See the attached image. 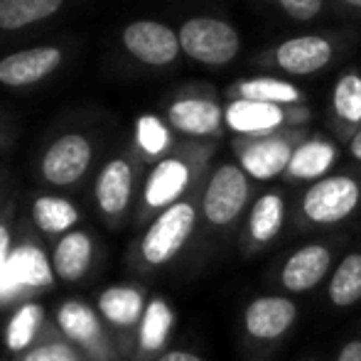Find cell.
I'll return each mask as SVG.
<instances>
[{
  "label": "cell",
  "mask_w": 361,
  "mask_h": 361,
  "mask_svg": "<svg viewBox=\"0 0 361 361\" xmlns=\"http://www.w3.org/2000/svg\"><path fill=\"white\" fill-rule=\"evenodd\" d=\"M310 135L307 128L276 130L268 135H236L233 150L238 157V167L251 180H273L286 175L295 147Z\"/></svg>",
  "instance_id": "cell-1"
},
{
  "label": "cell",
  "mask_w": 361,
  "mask_h": 361,
  "mask_svg": "<svg viewBox=\"0 0 361 361\" xmlns=\"http://www.w3.org/2000/svg\"><path fill=\"white\" fill-rule=\"evenodd\" d=\"M180 47L187 57L207 67L231 64L241 52V32L231 23L209 15H197L182 25Z\"/></svg>",
  "instance_id": "cell-2"
},
{
  "label": "cell",
  "mask_w": 361,
  "mask_h": 361,
  "mask_svg": "<svg viewBox=\"0 0 361 361\" xmlns=\"http://www.w3.org/2000/svg\"><path fill=\"white\" fill-rule=\"evenodd\" d=\"M334 57H337V39L312 32L283 39L281 44L263 52L256 64L288 76H314L324 72L334 62Z\"/></svg>",
  "instance_id": "cell-3"
},
{
  "label": "cell",
  "mask_w": 361,
  "mask_h": 361,
  "mask_svg": "<svg viewBox=\"0 0 361 361\" xmlns=\"http://www.w3.org/2000/svg\"><path fill=\"white\" fill-rule=\"evenodd\" d=\"M226 128L236 135H268L276 130L305 128L310 106H278L263 101H228L224 109Z\"/></svg>",
  "instance_id": "cell-4"
},
{
  "label": "cell",
  "mask_w": 361,
  "mask_h": 361,
  "mask_svg": "<svg viewBox=\"0 0 361 361\" xmlns=\"http://www.w3.org/2000/svg\"><path fill=\"white\" fill-rule=\"evenodd\" d=\"M361 202V185L352 175H327L312 182L302 197V214L319 226H332L354 214Z\"/></svg>",
  "instance_id": "cell-5"
},
{
  "label": "cell",
  "mask_w": 361,
  "mask_h": 361,
  "mask_svg": "<svg viewBox=\"0 0 361 361\" xmlns=\"http://www.w3.org/2000/svg\"><path fill=\"white\" fill-rule=\"evenodd\" d=\"M248 197H251V182H248L246 172L233 162L219 165L212 172L204 197H202V209H204L207 221L214 226H228L246 209Z\"/></svg>",
  "instance_id": "cell-6"
},
{
  "label": "cell",
  "mask_w": 361,
  "mask_h": 361,
  "mask_svg": "<svg viewBox=\"0 0 361 361\" xmlns=\"http://www.w3.org/2000/svg\"><path fill=\"white\" fill-rule=\"evenodd\" d=\"M197 224V209L190 202H177V204L162 209V214L150 224L145 231L140 251L143 258L150 266H162V263L172 261L187 238L192 236Z\"/></svg>",
  "instance_id": "cell-7"
},
{
  "label": "cell",
  "mask_w": 361,
  "mask_h": 361,
  "mask_svg": "<svg viewBox=\"0 0 361 361\" xmlns=\"http://www.w3.org/2000/svg\"><path fill=\"white\" fill-rule=\"evenodd\" d=\"M123 42L133 57H138L150 67L172 64L182 49L180 35L155 20H138V23L128 25L123 32Z\"/></svg>",
  "instance_id": "cell-8"
},
{
  "label": "cell",
  "mask_w": 361,
  "mask_h": 361,
  "mask_svg": "<svg viewBox=\"0 0 361 361\" xmlns=\"http://www.w3.org/2000/svg\"><path fill=\"white\" fill-rule=\"evenodd\" d=\"M172 128L192 138H212L219 135L226 126L224 109L219 106L216 96H182L167 111Z\"/></svg>",
  "instance_id": "cell-9"
},
{
  "label": "cell",
  "mask_w": 361,
  "mask_h": 361,
  "mask_svg": "<svg viewBox=\"0 0 361 361\" xmlns=\"http://www.w3.org/2000/svg\"><path fill=\"white\" fill-rule=\"evenodd\" d=\"M298 319V305L281 295H263L246 307L243 324L253 339L271 342L288 332Z\"/></svg>",
  "instance_id": "cell-10"
},
{
  "label": "cell",
  "mask_w": 361,
  "mask_h": 361,
  "mask_svg": "<svg viewBox=\"0 0 361 361\" xmlns=\"http://www.w3.org/2000/svg\"><path fill=\"white\" fill-rule=\"evenodd\" d=\"M91 162V145L86 138L76 133L62 135L59 140H54V145L47 150L42 160V172L47 177V182L52 185H74L81 175L86 172Z\"/></svg>",
  "instance_id": "cell-11"
},
{
  "label": "cell",
  "mask_w": 361,
  "mask_h": 361,
  "mask_svg": "<svg viewBox=\"0 0 361 361\" xmlns=\"http://www.w3.org/2000/svg\"><path fill=\"white\" fill-rule=\"evenodd\" d=\"M329 266H332L329 248L322 243H307L286 261L281 271V283L290 293H307L324 281Z\"/></svg>",
  "instance_id": "cell-12"
},
{
  "label": "cell",
  "mask_w": 361,
  "mask_h": 361,
  "mask_svg": "<svg viewBox=\"0 0 361 361\" xmlns=\"http://www.w3.org/2000/svg\"><path fill=\"white\" fill-rule=\"evenodd\" d=\"M228 101H263L278 106H307V94L298 84L281 76H248L226 89Z\"/></svg>",
  "instance_id": "cell-13"
},
{
  "label": "cell",
  "mask_w": 361,
  "mask_h": 361,
  "mask_svg": "<svg viewBox=\"0 0 361 361\" xmlns=\"http://www.w3.org/2000/svg\"><path fill=\"white\" fill-rule=\"evenodd\" d=\"M192 180V165L182 157H165L157 162L145 182V202L152 209H167L177 204Z\"/></svg>",
  "instance_id": "cell-14"
},
{
  "label": "cell",
  "mask_w": 361,
  "mask_h": 361,
  "mask_svg": "<svg viewBox=\"0 0 361 361\" xmlns=\"http://www.w3.org/2000/svg\"><path fill=\"white\" fill-rule=\"evenodd\" d=\"M329 116L337 128L339 138L352 140L354 133L361 128V72L347 69L339 74L332 86V99H329Z\"/></svg>",
  "instance_id": "cell-15"
},
{
  "label": "cell",
  "mask_w": 361,
  "mask_h": 361,
  "mask_svg": "<svg viewBox=\"0 0 361 361\" xmlns=\"http://www.w3.org/2000/svg\"><path fill=\"white\" fill-rule=\"evenodd\" d=\"M337 162V145L319 133H310L293 152L286 177L290 182H317Z\"/></svg>",
  "instance_id": "cell-16"
},
{
  "label": "cell",
  "mask_w": 361,
  "mask_h": 361,
  "mask_svg": "<svg viewBox=\"0 0 361 361\" xmlns=\"http://www.w3.org/2000/svg\"><path fill=\"white\" fill-rule=\"evenodd\" d=\"M62 59L59 49L54 47H35L25 52H15L0 62V81L8 86H27L44 79L54 72Z\"/></svg>",
  "instance_id": "cell-17"
},
{
  "label": "cell",
  "mask_w": 361,
  "mask_h": 361,
  "mask_svg": "<svg viewBox=\"0 0 361 361\" xmlns=\"http://www.w3.org/2000/svg\"><path fill=\"white\" fill-rule=\"evenodd\" d=\"M133 190V172L126 160H111L96 182V200L104 214L116 216L128 207Z\"/></svg>",
  "instance_id": "cell-18"
},
{
  "label": "cell",
  "mask_w": 361,
  "mask_h": 361,
  "mask_svg": "<svg viewBox=\"0 0 361 361\" xmlns=\"http://www.w3.org/2000/svg\"><path fill=\"white\" fill-rule=\"evenodd\" d=\"M145 300L143 293L135 288H106L99 295V312L116 327H133L145 314Z\"/></svg>",
  "instance_id": "cell-19"
},
{
  "label": "cell",
  "mask_w": 361,
  "mask_h": 361,
  "mask_svg": "<svg viewBox=\"0 0 361 361\" xmlns=\"http://www.w3.org/2000/svg\"><path fill=\"white\" fill-rule=\"evenodd\" d=\"M91 253H94L91 238L84 231H69L54 248V273L67 283L79 281L89 271Z\"/></svg>",
  "instance_id": "cell-20"
},
{
  "label": "cell",
  "mask_w": 361,
  "mask_h": 361,
  "mask_svg": "<svg viewBox=\"0 0 361 361\" xmlns=\"http://www.w3.org/2000/svg\"><path fill=\"white\" fill-rule=\"evenodd\" d=\"M286 224V197L281 192L271 190L261 195L251 207L248 216V233L256 243H268L281 233Z\"/></svg>",
  "instance_id": "cell-21"
},
{
  "label": "cell",
  "mask_w": 361,
  "mask_h": 361,
  "mask_svg": "<svg viewBox=\"0 0 361 361\" xmlns=\"http://www.w3.org/2000/svg\"><path fill=\"white\" fill-rule=\"evenodd\" d=\"M10 271H13L15 283L27 288H47L54 281L47 256L35 246L15 248V253L10 256Z\"/></svg>",
  "instance_id": "cell-22"
},
{
  "label": "cell",
  "mask_w": 361,
  "mask_h": 361,
  "mask_svg": "<svg viewBox=\"0 0 361 361\" xmlns=\"http://www.w3.org/2000/svg\"><path fill=\"white\" fill-rule=\"evenodd\" d=\"M329 300L334 307H352L361 300V253H349L329 281Z\"/></svg>",
  "instance_id": "cell-23"
},
{
  "label": "cell",
  "mask_w": 361,
  "mask_h": 361,
  "mask_svg": "<svg viewBox=\"0 0 361 361\" xmlns=\"http://www.w3.org/2000/svg\"><path fill=\"white\" fill-rule=\"evenodd\" d=\"M57 322L62 327V332L69 339L79 344H89L99 337V317L94 314V310L89 305L79 302V300H67V302L59 307Z\"/></svg>",
  "instance_id": "cell-24"
},
{
  "label": "cell",
  "mask_w": 361,
  "mask_h": 361,
  "mask_svg": "<svg viewBox=\"0 0 361 361\" xmlns=\"http://www.w3.org/2000/svg\"><path fill=\"white\" fill-rule=\"evenodd\" d=\"M62 0H0V27L18 30L25 25L54 15Z\"/></svg>",
  "instance_id": "cell-25"
},
{
  "label": "cell",
  "mask_w": 361,
  "mask_h": 361,
  "mask_svg": "<svg viewBox=\"0 0 361 361\" xmlns=\"http://www.w3.org/2000/svg\"><path fill=\"white\" fill-rule=\"evenodd\" d=\"M32 216L42 231L47 233H62L69 231L79 221V212L72 202L62 197H39L32 207Z\"/></svg>",
  "instance_id": "cell-26"
},
{
  "label": "cell",
  "mask_w": 361,
  "mask_h": 361,
  "mask_svg": "<svg viewBox=\"0 0 361 361\" xmlns=\"http://www.w3.org/2000/svg\"><path fill=\"white\" fill-rule=\"evenodd\" d=\"M172 310L162 298L152 300L145 307V314L140 319V347L145 352H157L167 342V334L172 329Z\"/></svg>",
  "instance_id": "cell-27"
},
{
  "label": "cell",
  "mask_w": 361,
  "mask_h": 361,
  "mask_svg": "<svg viewBox=\"0 0 361 361\" xmlns=\"http://www.w3.org/2000/svg\"><path fill=\"white\" fill-rule=\"evenodd\" d=\"M44 310L42 305L37 302H27L13 314L8 324V332H5V339H8V349L13 352H20V349H27L32 344L35 334H37L39 324H42Z\"/></svg>",
  "instance_id": "cell-28"
},
{
  "label": "cell",
  "mask_w": 361,
  "mask_h": 361,
  "mask_svg": "<svg viewBox=\"0 0 361 361\" xmlns=\"http://www.w3.org/2000/svg\"><path fill=\"white\" fill-rule=\"evenodd\" d=\"M138 143L147 155H157L170 143V135H167L165 126L155 116H143L138 121Z\"/></svg>",
  "instance_id": "cell-29"
},
{
  "label": "cell",
  "mask_w": 361,
  "mask_h": 361,
  "mask_svg": "<svg viewBox=\"0 0 361 361\" xmlns=\"http://www.w3.org/2000/svg\"><path fill=\"white\" fill-rule=\"evenodd\" d=\"M293 23H312L327 10V0H271Z\"/></svg>",
  "instance_id": "cell-30"
},
{
  "label": "cell",
  "mask_w": 361,
  "mask_h": 361,
  "mask_svg": "<svg viewBox=\"0 0 361 361\" xmlns=\"http://www.w3.org/2000/svg\"><path fill=\"white\" fill-rule=\"evenodd\" d=\"M25 361H74V354L62 344H44V347L30 352Z\"/></svg>",
  "instance_id": "cell-31"
},
{
  "label": "cell",
  "mask_w": 361,
  "mask_h": 361,
  "mask_svg": "<svg viewBox=\"0 0 361 361\" xmlns=\"http://www.w3.org/2000/svg\"><path fill=\"white\" fill-rule=\"evenodd\" d=\"M10 233H8V228L0 224V288H5L10 281L15 283V278H13V271H10Z\"/></svg>",
  "instance_id": "cell-32"
},
{
  "label": "cell",
  "mask_w": 361,
  "mask_h": 361,
  "mask_svg": "<svg viewBox=\"0 0 361 361\" xmlns=\"http://www.w3.org/2000/svg\"><path fill=\"white\" fill-rule=\"evenodd\" d=\"M337 361H361V339H352L344 344Z\"/></svg>",
  "instance_id": "cell-33"
},
{
  "label": "cell",
  "mask_w": 361,
  "mask_h": 361,
  "mask_svg": "<svg viewBox=\"0 0 361 361\" xmlns=\"http://www.w3.org/2000/svg\"><path fill=\"white\" fill-rule=\"evenodd\" d=\"M334 10L344 15H354V18H361V0H332Z\"/></svg>",
  "instance_id": "cell-34"
},
{
  "label": "cell",
  "mask_w": 361,
  "mask_h": 361,
  "mask_svg": "<svg viewBox=\"0 0 361 361\" xmlns=\"http://www.w3.org/2000/svg\"><path fill=\"white\" fill-rule=\"evenodd\" d=\"M160 361H202V357L192 352H167Z\"/></svg>",
  "instance_id": "cell-35"
},
{
  "label": "cell",
  "mask_w": 361,
  "mask_h": 361,
  "mask_svg": "<svg viewBox=\"0 0 361 361\" xmlns=\"http://www.w3.org/2000/svg\"><path fill=\"white\" fill-rule=\"evenodd\" d=\"M349 152H352L354 160L361 162V128L357 130V133H354V138L349 140Z\"/></svg>",
  "instance_id": "cell-36"
}]
</instances>
